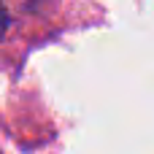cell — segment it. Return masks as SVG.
I'll return each mask as SVG.
<instances>
[{"label":"cell","mask_w":154,"mask_h":154,"mask_svg":"<svg viewBox=\"0 0 154 154\" xmlns=\"http://www.w3.org/2000/svg\"><path fill=\"white\" fill-rule=\"evenodd\" d=\"M3 3L8 5L11 16H16V14H22V11H27V8L32 5V0H3Z\"/></svg>","instance_id":"cell-1"},{"label":"cell","mask_w":154,"mask_h":154,"mask_svg":"<svg viewBox=\"0 0 154 154\" xmlns=\"http://www.w3.org/2000/svg\"><path fill=\"white\" fill-rule=\"evenodd\" d=\"M8 19H11V11H8V5L0 0V38L5 35V27H8Z\"/></svg>","instance_id":"cell-2"}]
</instances>
